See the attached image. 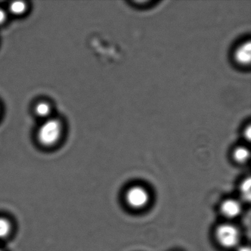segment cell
Listing matches in <instances>:
<instances>
[{"instance_id": "1", "label": "cell", "mask_w": 251, "mask_h": 251, "mask_svg": "<svg viewBox=\"0 0 251 251\" xmlns=\"http://www.w3.org/2000/svg\"><path fill=\"white\" fill-rule=\"evenodd\" d=\"M61 133V123L55 119H50L39 127L37 132L38 141L43 146L51 147L58 142Z\"/></svg>"}, {"instance_id": "2", "label": "cell", "mask_w": 251, "mask_h": 251, "mask_svg": "<svg viewBox=\"0 0 251 251\" xmlns=\"http://www.w3.org/2000/svg\"><path fill=\"white\" fill-rule=\"evenodd\" d=\"M216 237L222 246L231 248L238 245L240 235L238 229L233 225L223 224L217 227Z\"/></svg>"}, {"instance_id": "3", "label": "cell", "mask_w": 251, "mask_h": 251, "mask_svg": "<svg viewBox=\"0 0 251 251\" xmlns=\"http://www.w3.org/2000/svg\"><path fill=\"white\" fill-rule=\"evenodd\" d=\"M149 200L150 195L148 191L141 186L130 188L126 195V201L132 208H143L148 203Z\"/></svg>"}, {"instance_id": "4", "label": "cell", "mask_w": 251, "mask_h": 251, "mask_svg": "<svg viewBox=\"0 0 251 251\" xmlns=\"http://www.w3.org/2000/svg\"><path fill=\"white\" fill-rule=\"evenodd\" d=\"M251 58V46L250 40L242 42L236 47L233 52V59L238 65L248 67Z\"/></svg>"}, {"instance_id": "5", "label": "cell", "mask_w": 251, "mask_h": 251, "mask_svg": "<svg viewBox=\"0 0 251 251\" xmlns=\"http://www.w3.org/2000/svg\"><path fill=\"white\" fill-rule=\"evenodd\" d=\"M221 212L227 218H235L242 212V205L236 200H226L222 203Z\"/></svg>"}, {"instance_id": "6", "label": "cell", "mask_w": 251, "mask_h": 251, "mask_svg": "<svg viewBox=\"0 0 251 251\" xmlns=\"http://www.w3.org/2000/svg\"><path fill=\"white\" fill-rule=\"evenodd\" d=\"M12 232V223L7 217L0 216V241L7 239Z\"/></svg>"}, {"instance_id": "7", "label": "cell", "mask_w": 251, "mask_h": 251, "mask_svg": "<svg viewBox=\"0 0 251 251\" xmlns=\"http://www.w3.org/2000/svg\"><path fill=\"white\" fill-rule=\"evenodd\" d=\"M249 150L245 146L236 147L233 151V158L236 162L244 164L249 159Z\"/></svg>"}, {"instance_id": "8", "label": "cell", "mask_w": 251, "mask_h": 251, "mask_svg": "<svg viewBox=\"0 0 251 251\" xmlns=\"http://www.w3.org/2000/svg\"><path fill=\"white\" fill-rule=\"evenodd\" d=\"M35 112L40 117H47L51 113V106L48 102H40L36 104Z\"/></svg>"}, {"instance_id": "9", "label": "cell", "mask_w": 251, "mask_h": 251, "mask_svg": "<svg viewBox=\"0 0 251 251\" xmlns=\"http://www.w3.org/2000/svg\"><path fill=\"white\" fill-rule=\"evenodd\" d=\"M26 9H27V5L25 2L23 1H16V2H11L9 5L10 11L14 15H22L24 14Z\"/></svg>"}, {"instance_id": "10", "label": "cell", "mask_w": 251, "mask_h": 251, "mask_svg": "<svg viewBox=\"0 0 251 251\" xmlns=\"http://www.w3.org/2000/svg\"><path fill=\"white\" fill-rule=\"evenodd\" d=\"M251 178L248 177V178L245 179V180L242 182L240 186L241 195H242L244 201H248V202L251 200Z\"/></svg>"}, {"instance_id": "11", "label": "cell", "mask_w": 251, "mask_h": 251, "mask_svg": "<svg viewBox=\"0 0 251 251\" xmlns=\"http://www.w3.org/2000/svg\"><path fill=\"white\" fill-rule=\"evenodd\" d=\"M243 136L245 138V139H247V141L249 142L251 136V125L248 124V126L245 127V129H244Z\"/></svg>"}, {"instance_id": "12", "label": "cell", "mask_w": 251, "mask_h": 251, "mask_svg": "<svg viewBox=\"0 0 251 251\" xmlns=\"http://www.w3.org/2000/svg\"><path fill=\"white\" fill-rule=\"evenodd\" d=\"M7 19L6 13L2 8H0V25L5 23Z\"/></svg>"}, {"instance_id": "13", "label": "cell", "mask_w": 251, "mask_h": 251, "mask_svg": "<svg viewBox=\"0 0 251 251\" xmlns=\"http://www.w3.org/2000/svg\"><path fill=\"white\" fill-rule=\"evenodd\" d=\"M237 251H251V248L248 246H242L239 248Z\"/></svg>"}, {"instance_id": "14", "label": "cell", "mask_w": 251, "mask_h": 251, "mask_svg": "<svg viewBox=\"0 0 251 251\" xmlns=\"http://www.w3.org/2000/svg\"><path fill=\"white\" fill-rule=\"evenodd\" d=\"M0 251H4V250H2V248H0Z\"/></svg>"}]
</instances>
